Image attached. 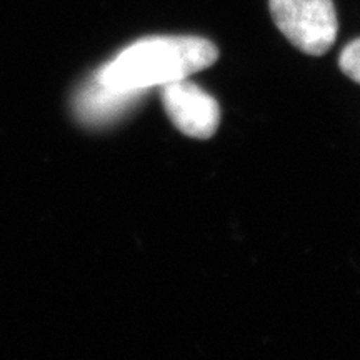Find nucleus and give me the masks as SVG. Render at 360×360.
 Listing matches in <instances>:
<instances>
[{
	"instance_id": "nucleus-4",
	"label": "nucleus",
	"mask_w": 360,
	"mask_h": 360,
	"mask_svg": "<svg viewBox=\"0 0 360 360\" xmlns=\"http://www.w3.org/2000/svg\"><path fill=\"white\" fill-rule=\"evenodd\" d=\"M142 96L143 92H117L92 80L80 90L77 110L82 120L90 124H105L122 115Z\"/></svg>"
},
{
	"instance_id": "nucleus-3",
	"label": "nucleus",
	"mask_w": 360,
	"mask_h": 360,
	"mask_svg": "<svg viewBox=\"0 0 360 360\" xmlns=\"http://www.w3.org/2000/svg\"><path fill=\"white\" fill-rule=\"evenodd\" d=\"M162 103L170 122L187 137L210 139L220 124L215 98L188 80H177L162 87Z\"/></svg>"
},
{
	"instance_id": "nucleus-2",
	"label": "nucleus",
	"mask_w": 360,
	"mask_h": 360,
	"mask_svg": "<svg viewBox=\"0 0 360 360\" xmlns=\"http://www.w3.org/2000/svg\"><path fill=\"white\" fill-rule=\"evenodd\" d=\"M270 15L285 39L307 56L321 57L339 30L332 0H269Z\"/></svg>"
},
{
	"instance_id": "nucleus-1",
	"label": "nucleus",
	"mask_w": 360,
	"mask_h": 360,
	"mask_svg": "<svg viewBox=\"0 0 360 360\" xmlns=\"http://www.w3.org/2000/svg\"><path fill=\"white\" fill-rule=\"evenodd\" d=\"M219 58V49L195 35H157L141 39L103 65L94 77L117 92H143L164 87L205 70Z\"/></svg>"
},
{
	"instance_id": "nucleus-5",
	"label": "nucleus",
	"mask_w": 360,
	"mask_h": 360,
	"mask_svg": "<svg viewBox=\"0 0 360 360\" xmlns=\"http://www.w3.org/2000/svg\"><path fill=\"white\" fill-rule=\"evenodd\" d=\"M339 67L350 80L360 84V39H355L344 49L339 57Z\"/></svg>"
}]
</instances>
